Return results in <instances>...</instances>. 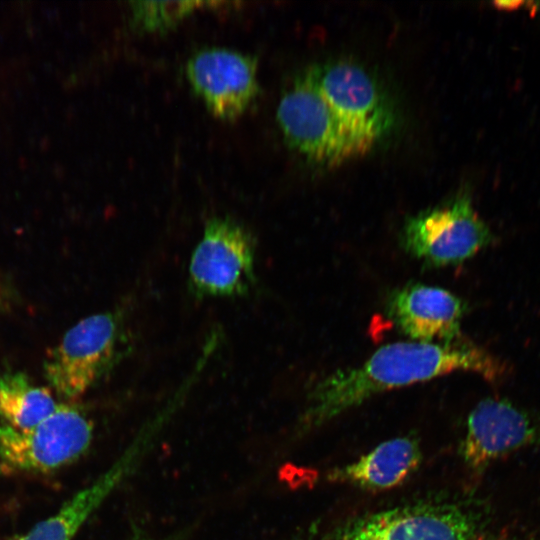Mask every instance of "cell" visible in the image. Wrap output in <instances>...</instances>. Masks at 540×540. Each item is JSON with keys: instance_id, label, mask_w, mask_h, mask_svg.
<instances>
[{"instance_id": "obj_1", "label": "cell", "mask_w": 540, "mask_h": 540, "mask_svg": "<svg viewBox=\"0 0 540 540\" xmlns=\"http://www.w3.org/2000/svg\"><path fill=\"white\" fill-rule=\"evenodd\" d=\"M507 369L503 361L463 336L451 342L389 343L360 365L321 378L308 395L301 424L320 426L378 393L451 372L469 371L497 382Z\"/></svg>"}, {"instance_id": "obj_2", "label": "cell", "mask_w": 540, "mask_h": 540, "mask_svg": "<svg viewBox=\"0 0 540 540\" xmlns=\"http://www.w3.org/2000/svg\"><path fill=\"white\" fill-rule=\"evenodd\" d=\"M92 439L90 419L67 403L58 404L49 417L30 429L0 423V478L55 470L82 456Z\"/></svg>"}, {"instance_id": "obj_3", "label": "cell", "mask_w": 540, "mask_h": 540, "mask_svg": "<svg viewBox=\"0 0 540 540\" xmlns=\"http://www.w3.org/2000/svg\"><path fill=\"white\" fill-rule=\"evenodd\" d=\"M123 324L113 312L93 314L71 327L44 361V375L62 397L72 399L93 386L120 353Z\"/></svg>"}, {"instance_id": "obj_4", "label": "cell", "mask_w": 540, "mask_h": 540, "mask_svg": "<svg viewBox=\"0 0 540 540\" xmlns=\"http://www.w3.org/2000/svg\"><path fill=\"white\" fill-rule=\"evenodd\" d=\"M361 153L392 127L394 113L374 77L358 64L337 60L306 70Z\"/></svg>"}, {"instance_id": "obj_5", "label": "cell", "mask_w": 540, "mask_h": 540, "mask_svg": "<svg viewBox=\"0 0 540 540\" xmlns=\"http://www.w3.org/2000/svg\"><path fill=\"white\" fill-rule=\"evenodd\" d=\"M403 249L430 267L458 265L494 239L466 195L409 217L401 232Z\"/></svg>"}, {"instance_id": "obj_6", "label": "cell", "mask_w": 540, "mask_h": 540, "mask_svg": "<svg viewBox=\"0 0 540 540\" xmlns=\"http://www.w3.org/2000/svg\"><path fill=\"white\" fill-rule=\"evenodd\" d=\"M189 285L198 297H239L255 284V240L240 223L215 217L205 226L189 263Z\"/></svg>"}, {"instance_id": "obj_7", "label": "cell", "mask_w": 540, "mask_h": 540, "mask_svg": "<svg viewBox=\"0 0 540 540\" xmlns=\"http://www.w3.org/2000/svg\"><path fill=\"white\" fill-rule=\"evenodd\" d=\"M276 116L288 145L311 161L334 165L362 154L306 70L283 94Z\"/></svg>"}, {"instance_id": "obj_8", "label": "cell", "mask_w": 540, "mask_h": 540, "mask_svg": "<svg viewBox=\"0 0 540 540\" xmlns=\"http://www.w3.org/2000/svg\"><path fill=\"white\" fill-rule=\"evenodd\" d=\"M172 415L169 408L163 407L141 427L124 451L97 479L74 494L55 514L12 540H73L93 512L136 471Z\"/></svg>"}, {"instance_id": "obj_9", "label": "cell", "mask_w": 540, "mask_h": 540, "mask_svg": "<svg viewBox=\"0 0 540 540\" xmlns=\"http://www.w3.org/2000/svg\"><path fill=\"white\" fill-rule=\"evenodd\" d=\"M186 76L208 110L224 120L242 115L259 91L255 57L227 48H206L193 54L186 64Z\"/></svg>"}, {"instance_id": "obj_10", "label": "cell", "mask_w": 540, "mask_h": 540, "mask_svg": "<svg viewBox=\"0 0 540 540\" xmlns=\"http://www.w3.org/2000/svg\"><path fill=\"white\" fill-rule=\"evenodd\" d=\"M325 540H479L472 520L448 505L398 507L361 518Z\"/></svg>"}, {"instance_id": "obj_11", "label": "cell", "mask_w": 540, "mask_h": 540, "mask_svg": "<svg viewBox=\"0 0 540 540\" xmlns=\"http://www.w3.org/2000/svg\"><path fill=\"white\" fill-rule=\"evenodd\" d=\"M540 439V427L525 410L502 398H486L470 412L461 452L474 470L528 447Z\"/></svg>"}, {"instance_id": "obj_12", "label": "cell", "mask_w": 540, "mask_h": 540, "mask_svg": "<svg viewBox=\"0 0 540 540\" xmlns=\"http://www.w3.org/2000/svg\"><path fill=\"white\" fill-rule=\"evenodd\" d=\"M386 311L402 333L417 342H451L460 337L466 311L462 299L448 290L407 284L388 297Z\"/></svg>"}, {"instance_id": "obj_13", "label": "cell", "mask_w": 540, "mask_h": 540, "mask_svg": "<svg viewBox=\"0 0 540 540\" xmlns=\"http://www.w3.org/2000/svg\"><path fill=\"white\" fill-rule=\"evenodd\" d=\"M421 460L418 443L398 437L379 444L358 460L337 469L331 479L379 490L399 485L416 470Z\"/></svg>"}, {"instance_id": "obj_14", "label": "cell", "mask_w": 540, "mask_h": 540, "mask_svg": "<svg viewBox=\"0 0 540 540\" xmlns=\"http://www.w3.org/2000/svg\"><path fill=\"white\" fill-rule=\"evenodd\" d=\"M49 389L34 385L21 372L0 376V417L3 423L21 430L35 427L57 408Z\"/></svg>"}, {"instance_id": "obj_15", "label": "cell", "mask_w": 540, "mask_h": 540, "mask_svg": "<svg viewBox=\"0 0 540 540\" xmlns=\"http://www.w3.org/2000/svg\"><path fill=\"white\" fill-rule=\"evenodd\" d=\"M212 2L201 1H140L131 3L133 25L141 31H161L174 26L186 15Z\"/></svg>"}, {"instance_id": "obj_16", "label": "cell", "mask_w": 540, "mask_h": 540, "mask_svg": "<svg viewBox=\"0 0 540 540\" xmlns=\"http://www.w3.org/2000/svg\"><path fill=\"white\" fill-rule=\"evenodd\" d=\"M135 540H151V539L140 537V538H136Z\"/></svg>"}]
</instances>
